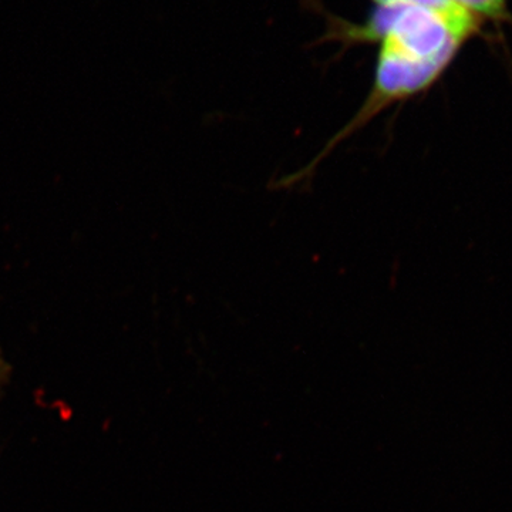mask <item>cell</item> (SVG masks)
Listing matches in <instances>:
<instances>
[{"label": "cell", "mask_w": 512, "mask_h": 512, "mask_svg": "<svg viewBox=\"0 0 512 512\" xmlns=\"http://www.w3.org/2000/svg\"><path fill=\"white\" fill-rule=\"evenodd\" d=\"M477 29V16L466 9L446 13L410 3L375 6L365 22L339 25L335 35L346 45L379 46L375 77L355 116L330 138L303 173L311 175L339 144L384 111L427 92Z\"/></svg>", "instance_id": "cell-1"}, {"label": "cell", "mask_w": 512, "mask_h": 512, "mask_svg": "<svg viewBox=\"0 0 512 512\" xmlns=\"http://www.w3.org/2000/svg\"><path fill=\"white\" fill-rule=\"evenodd\" d=\"M458 6L474 16L500 19L505 15V0H454Z\"/></svg>", "instance_id": "cell-2"}, {"label": "cell", "mask_w": 512, "mask_h": 512, "mask_svg": "<svg viewBox=\"0 0 512 512\" xmlns=\"http://www.w3.org/2000/svg\"><path fill=\"white\" fill-rule=\"evenodd\" d=\"M375 6L397 5V3H410V5L426 6V8L440 10V12H457L461 10L454 0H372Z\"/></svg>", "instance_id": "cell-3"}, {"label": "cell", "mask_w": 512, "mask_h": 512, "mask_svg": "<svg viewBox=\"0 0 512 512\" xmlns=\"http://www.w3.org/2000/svg\"><path fill=\"white\" fill-rule=\"evenodd\" d=\"M8 372H9L8 363H6L5 359H3V356L0 355V384H2L3 380L6 379V376H8Z\"/></svg>", "instance_id": "cell-4"}]
</instances>
